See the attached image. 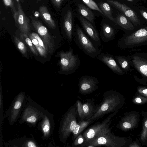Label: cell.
<instances>
[{
  "label": "cell",
  "mask_w": 147,
  "mask_h": 147,
  "mask_svg": "<svg viewBox=\"0 0 147 147\" xmlns=\"http://www.w3.org/2000/svg\"><path fill=\"white\" fill-rule=\"evenodd\" d=\"M47 111L27 96L26 104L19 121L20 125L26 123L30 127H36Z\"/></svg>",
  "instance_id": "6da1fadb"
},
{
  "label": "cell",
  "mask_w": 147,
  "mask_h": 147,
  "mask_svg": "<svg viewBox=\"0 0 147 147\" xmlns=\"http://www.w3.org/2000/svg\"><path fill=\"white\" fill-rule=\"evenodd\" d=\"M77 114L75 103L68 109L62 118L58 132L60 141L64 144L66 143L77 124Z\"/></svg>",
  "instance_id": "7a4b0ae2"
},
{
  "label": "cell",
  "mask_w": 147,
  "mask_h": 147,
  "mask_svg": "<svg viewBox=\"0 0 147 147\" xmlns=\"http://www.w3.org/2000/svg\"><path fill=\"white\" fill-rule=\"evenodd\" d=\"M147 45V26L123 35L118 42L117 47L121 49H132Z\"/></svg>",
  "instance_id": "3957f363"
},
{
  "label": "cell",
  "mask_w": 147,
  "mask_h": 147,
  "mask_svg": "<svg viewBox=\"0 0 147 147\" xmlns=\"http://www.w3.org/2000/svg\"><path fill=\"white\" fill-rule=\"evenodd\" d=\"M117 106L116 92L112 90L106 91L104 93L101 102L95 110L94 115L87 120L94 121L102 118L104 115L114 111Z\"/></svg>",
  "instance_id": "277c9868"
},
{
  "label": "cell",
  "mask_w": 147,
  "mask_h": 147,
  "mask_svg": "<svg viewBox=\"0 0 147 147\" xmlns=\"http://www.w3.org/2000/svg\"><path fill=\"white\" fill-rule=\"evenodd\" d=\"M74 38L76 43L86 54L93 59L97 58L100 52L99 47L89 39L78 25L76 27Z\"/></svg>",
  "instance_id": "5b68a950"
},
{
  "label": "cell",
  "mask_w": 147,
  "mask_h": 147,
  "mask_svg": "<svg viewBox=\"0 0 147 147\" xmlns=\"http://www.w3.org/2000/svg\"><path fill=\"white\" fill-rule=\"evenodd\" d=\"M61 71L63 74L69 75L75 72L80 66V61L78 55L74 54L72 48L59 53Z\"/></svg>",
  "instance_id": "8992f818"
},
{
  "label": "cell",
  "mask_w": 147,
  "mask_h": 147,
  "mask_svg": "<svg viewBox=\"0 0 147 147\" xmlns=\"http://www.w3.org/2000/svg\"><path fill=\"white\" fill-rule=\"evenodd\" d=\"M27 97L24 92H20L14 97L6 110L5 116L10 125H13L20 118L26 104Z\"/></svg>",
  "instance_id": "52a82bcc"
},
{
  "label": "cell",
  "mask_w": 147,
  "mask_h": 147,
  "mask_svg": "<svg viewBox=\"0 0 147 147\" xmlns=\"http://www.w3.org/2000/svg\"><path fill=\"white\" fill-rule=\"evenodd\" d=\"M111 127H109L101 132L89 142L82 144L80 147H95L105 146L115 147L117 145V138L111 132Z\"/></svg>",
  "instance_id": "ba28073f"
},
{
  "label": "cell",
  "mask_w": 147,
  "mask_h": 147,
  "mask_svg": "<svg viewBox=\"0 0 147 147\" xmlns=\"http://www.w3.org/2000/svg\"><path fill=\"white\" fill-rule=\"evenodd\" d=\"M31 23L35 30L43 40L48 53H52L55 47L54 40L47 28L39 20L31 16Z\"/></svg>",
  "instance_id": "9c48e42d"
},
{
  "label": "cell",
  "mask_w": 147,
  "mask_h": 147,
  "mask_svg": "<svg viewBox=\"0 0 147 147\" xmlns=\"http://www.w3.org/2000/svg\"><path fill=\"white\" fill-rule=\"evenodd\" d=\"M115 113L110 114L101 122L98 121L95 123L86 130L82 134L85 139V142L82 144L89 142L101 132L109 127L112 121L111 119Z\"/></svg>",
  "instance_id": "30bf717a"
},
{
  "label": "cell",
  "mask_w": 147,
  "mask_h": 147,
  "mask_svg": "<svg viewBox=\"0 0 147 147\" xmlns=\"http://www.w3.org/2000/svg\"><path fill=\"white\" fill-rule=\"evenodd\" d=\"M54 125L53 115L47 110L37 125V129L42 134L41 137L43 140H47L52 135Z\"/></svg>",
  "instance_id": "8fae6325"
},
{
  "label": "cell",
  "mask_w": 147,
  "mask_h": 147,
  "mask_svg": "<svg viewBox=\"0 0 147 147\" xmlns=\"http://www.w3.org/2000/svg\"><path fill=\"white\" fill-rule=\"evenodd\" d=\"M99 82L95 77L91 76L84 75L79 80L78 92L83 95L90 94L98 88Z\"/></svg>",
  "instance_id": "7c38bea8"
},
{
  "label": "cell",
  "mask_w": 147,
  "mask_h": 147,
  "mask_svg": "<svg viewBox=\"0 0 147 147\" xmlns=\"http://www.w3.org/2000/svg\"><path fill=\"white\" fill-rule=\"evenodd\" d=\"M132 66L142 76L147 77V52H138L129 56Z\"/></svg>",
  "instance_id": "4fadbf2b"
},
{
  "label": "cell",
  "mask_w": 147,
  "mask_h": 147,
  "mask_svg": "<svg viewBox=\"0 0 147 147\" xmlns=\"http://www.w3.org/2000/svg\"><path fill=\"white\" fill-rule=\"evenodd\" d=\"M111 5L120 11L133 24L137 26L140 25V20L135 12L125 4L113 0H106Z\"/></svg>",
  "instance_id": "5bb4252c"
},
{
  "label": "cell",
  "mask_w": 147,
  "mask_h": 147,
  "mask_svg": "<svg viewBox=\"0 0 147 147\" xmlns=\"http://www.w3.org/2000/svg\"><path fill=\"white\" fill-rule=\"evenodd\" d=\"M13 17L21 33L28 34H29L30 30L29 20L25 14L20 4L19 3L17 4V12Z\"/></svg>",
  "instance_id": "9a60e30c"
},
{
  "label": "cell",
  "mask_w": 147,
  "mask_h": 147,
  "mask_svg": "<svg viewBox=\"0 0 147 147\" xmlns=\"http://www.w3.org/2000/svg\"><path fill=\"white\" fill-rule=\"evenodd\" d=\"M97 59L105 64L112 71L117 75H122L125 73L118 65L114 56L108 53H100Z\"/></svg>",
  "instance_id": "2e32d148"
},
{
  "label": "cell",
  "mask_w": 147,
  "mask_h": 147,
  "mask_svg": "<svg viewBox=\"0 0 147 147\" xmlns=\"http://www.w3.org/2000/svg\"><path fill=\"white\" fill-rule=\"evenodd\" d=\"M80 21L84 29L91 39L98 47L101 46L100 35L98 31L89 21L82 16L80 17Z\"/></svg>",
  "instance_id": "e0dca14e"
},
{
  "label": "cell",
  "mask_w": 147,
  "mask_h": 147,
  "mask_svg": "<svg viewBox=\"0 0 147 147\" xmlns=\"http://www.w3.org/2000/svg\"><path fill=\"white\" fill-rule=\"evenodd\" d=\"M31 138H27L26 136L20 138H15L9 142V147H38L39 146L35 140L32 135Z\"/></svg>",
  "instance_id": "ac0fdd59"
},
{
  "label": "cell",
  "mask_w": 147,
  "mask_h": 147,
  "mask_svg": "<svg viewBox=\"0 0 147 147\" xmlns=\"http://www.w3.org/2000/svg\"><path fill=\"white\" fill-rule=\"evenodd\" d=\"M63 27L65 38L71 42L74 32L73 31L72 12L70 10L68 11L65 16Z\"/></svg>",
  "instance_id": "d6986e66"
},
{
  "label": "cell",
  "mask_w": 147,
  "mask_h": 147,
  "mask_svg": "<svg viewBox=\"0 0 147 147\" xmlns=\"http://www.w3.org/2000/svg\"><path fill=\"white\" fill-rule=\"evenodd\" d=\"M117 32V30L112 26L104 23L101 26L100 38L104 42H107L114 40Z\"/></svg>",
  "instance_id": "ffe728a7"
},
{
  "label": "cell",
  "mask_w": 147,
  "mask_h": 147,
  "mask_svg": "<svg viewBox=\"0 0 147 147\" xmlns=\"http://www.w3.org/2000/svg\"><path fill=\"white\" fill-rule=\"evenodd\" d=\"M115 23L125 31L126 33L131 32L135 30V28L129 20L123 14H119L115 19Z\"/></svg>",
  "instance_id": "44dd1931"
},
{
  "label": "cell",
  "mask_w": 147,
  "mask_h": 147,
  "mask_svg": "<svg viewBox=\"0 0 147 147\" xmlns=\"http://www.w3.org/2000/svg\"><path fill=\"white\" fill-rule=\"evenodd\" d=\"M93 98L87 100L83 104L85 120H87L91 117L94 114L98 105H96Z\"/></svg>",
  "instance_id": "7402d4cb"
},
{
  "label": "cell",
  "mask_w": 147,
  "mask_h": 147,
  "mask_svg": "<svg viewBox=\"0 0 147 147\" xmlns=\"http://www.w3.org/2000/svg\"><path fill=\"white\" fill-rule=\"evenodd\" d=\"M40 15L45 23L50 28L55 29L56 25L51 17L47 7L45 6H40L38 9Z\"/></svg>",
  "instance_id": "603a6c76"
},
{
  "label": "cell",
  "mask_w": 147,
  "mask_h": 147,
  "mask_svg": "<svg viewBox=\"0 0 147 147\" xmlns=\"http://www.w3.org/2000/svg\"><path fill=\"white\" fill-rule=\"evenodd\" d=\"M114 57L125 73H127L129 71H131L133 70L131 67L132 66L131 62L129 56L119 55L114 56Z\"/></svg>",
  "instance_id": "cb8c5ba5"
},
{
  "label": "cell",
  "mask_w": 147,
  "mask_h": 147,
  "mask_svg": "<svg viewBox=\"0 0 147 147\" xmlns=\"http://www.w3.org/2000/svg\"><path fill=\"white\" fill-rule=\"evenodd\" d=\"M94 121L90 120H80L77 123L74 129L72 139L74 140L76 137L87 127L92 123Z\"/></svg>",
  "instance_id": "d4e9b609"
},
{
  "label": "cell",
  "mask_w": 147,
  "mask_h": 147,
  "mask_svg": "<svg viewBox=\"0 0 147 147\" xmlns=\"http://www.w3.org/2000/svg\"><path fill=\"white\" fill-rule=\"evenodd\" d=\"M78 7L79 13L83 17L90 22L94 23V14L89 9L81 4H78Z\"/></svg>",
  "instance_id": "484cf974"
},
{
  "label": "cell",
  "mask_w": 147,
  "mask_h": 147,
  "mask_svg": "<svg viewBox=\"0 0 147 147\" xmlns=\"http://www.w3.org/2000/svg\"><path fill=\"white\" fill-rule=\"evenodd\" d=\"M99 6L104 15L115 23V19L112 15V9L109 4L105 2H101L99 3Z\"/></svg>",
  "instance_id": "4316f807"
},
{
  "label": "cell",
  "mask_w": 147,
  "mask_h": 147,
  "mask_svg": "<svg viewBox=\"0 0 147 147\" xmlns=\"http://www.w3.org/2000/svg\"><path fill=\"white\" fill-rule=\"evenodd\" d=\"M21 39L28 45L32 53L35 55L38 56V53L27 34L21 33L20 34Z\"/></svg>",
  "instance_id": "83f0119b"
},
{
  "label": "cell",
  "mask_w": 147,
  "mask_h": 147,
  "mask_svg": "<svg viewBox=\"0 0 147 147\" xmlns=\"http://www.w3.org/2000/svg\"><path fill=\"white\" fill-rule=\"evenodd\" d=\"M28 36L40 55L42 57L46 58L48 53L40 45L37 40L31 34H29Z\"/></svg>",
  "instance_id": "f1b7e54d"
},
{
  "label": "cell",
  "mask_w": 147,
  "mask_h": 147,
  "mask_svg": "<svg viewBox=\"0 0 147 147\" xmlns=\"http://www.w3.org/2000/svg\"><path fill=\"white\" fill-rule=\"evenodd\" d=\"M14 41L17 47L24 56H27V48L23 41L15 35L13 36Z\"/></svg>",
  "instance_id": "f546056e"
},
{
  "label": "cell",
  "mask_w": 147,
  "mask_h": 147,
  "mask_svg": "<svg viewBox=\"0 0 147 147\" xmlns=\"http://www.w3.org/2000/svg\"><path fill=\"white\" fill-rule=\"evenodd\" d=\"M83 2L90 9L96 10L101 14H104L96 3L92 0H82Z\"/></svg>",
  "instance_id": "4dcf8cb0"
},
{
  "label": "cell",
  "mask_w": 147,
  "mask_h": 147,
  "mask_svg": "<svg viewBox=\"0 0 147 147\" xmlns=\"http://www.w3.org/2000/svg\"><path fill=\"white\" fill-rule=\"evenodd\" d=\"M77 113L82 120H85L84 118V113L83 108V104L78 99L76 103Z\"/></svg>",
  "instance_id": "1f68e13d"
},
{
  "label": "cell",
  "mask_w": 147,
  "mask_h": 147,
  "mask_svg": "<svg viewBox=\"0 0 147 147\" xmlns=\"http://www.w3.org/2000/svg\"><path fill=\"white\" fill-rule=\"evenodd\" d=\"M3 93L2 88L1 85L0 86V137H1V125L3 119Z\"/></svg>",
  "instance_id": "d6a6232c"
},
{
  "label": "cell",
  "mask_w": 147,
  "mask_h": 147,
  "mask_svg": "<svg viewBox=\"0 0 147 147\" xmlns=\"http://www.w3.org/2000/svg\"><path fill=\"white\" fill-rule=\"evenodd\" d=\"M85 139L82 134H79L73 140L72 144V146H80L85 142Z\"/></svg>",
  "instance_id": "836d02e7"
},
{
  "label": "cell",
  "mask_w": 147,
  "mask_h": 147,
  "mask_svg": "<svg viewBox=\"0 0 147 147\" xmlns=\"http://www.w3.org/2000/svg\"><path fill=\"white\" fill-rule=\"evenodd\" d=\"M5 5L10 8L11 11L13 16L17 12L13 0H3Z\"/></svg>",
  "instance_id": "e575fe53"
},
{
  "label": "cell",
  "mask_w": 147,
  "mask_h": 147,
  "mask_svg": "<svg viewBox=\"0 0 147 147\" xmlns=\"http://www.w3.org/2000/svg\"><path fill=\"white\" fill-rule=\"evenodd\" d=\"M31 34L33 37L37 40L40 45L45 51L47 52L46 48L44 43V42L38 34L37 33L33 32L31 33Z\"/></svg>",
  "instance_id": "d590c367"
},
{
  "label": "cell",
  "mask_w": 147,
  "mask_h": 147,
  "mask_svg": "<svg viewBox=\"0 0 147 147\" xmlns=\"http://www.w3.org/2000/svg\"><path fill=\"white\" fill-rule=\"evenodd\" d=\"M65 0H51L54 5L57 8H59L62 2Z\"/></svg>",
  "instance_id": "8d00e7d4"
},
{
  "label": "cell",
  "mask_w": 147,
  "mask_h": 147,
  "mask_svg": "<svg viewBox=\"0 0 147 147\" xmlns=\"http://www.w3.org/2000/svg\"><path fill=\"white\" fill-rule=\"evenodd\" d=\"M140 12L141 15L147 21V12L143 10H141Z\"/></svg>",
  "instance_id": "74e56055"
},
{
  "label": "cell",
  "mask_w": 147,
  "mask_h": 147,
  "mask_svg": "<svg viewBox=\"0 0 147 147\" xmlns=\"http://www.w3.org/2000/svg\"><path fill=\"white\" fill-rule=\"evenodd\" d=\"M123 126L126 128L129 129L131 127V124L127 122H125L123 123Z\"/></svg>",
  "instance_id": "f35d334b"
},
{
  "label": "cell",
  "mask_w": 147,
  "mask_h": 147,
  "mask_svg": "<svg viewBox=\"0 0 147 147\" xmlns=\"http://www.w3.org/2000/svg\"><path fill=\"white\" fill-rule=\"evenodd\" d=\"M136 101L138 103H140L142 102L141 100L139 98H137L135 99Z\"/></svg>",
  "instance_id": "ab89813d"
},
{
  "label": "cell",
  "mask_w": 147,
  "mask_h": 147,
  "mask_svg": "<svg viewBox=\"0 0 147 147\" xmlns=\"http://www.w3.org/2000/svg\"><path fill=\"white\" fill-rule=\"evenodd\" d=\"M40 15V13L39 12H38V11H36V12H35V13H34V16H35L36 17H38L39 16V15Z\"/></svg>",
  "instance_id": "60d3db41"
},
{
  "label": "cell",
  "mask_w": 147,
  "mask_h": 147,
  "mask_svg": "<svg viewBox=\"0 0 147 147\" xmlns=\"http://www.w3.org/2000/svg\"><path fill=\"white\" fill-rule=\"evenodd\" d=\"M142 92L144 94H147V89L144 90Z\"/></svg>",
  "instance_id": "b9f144b4"
},
{
  "label": "cell",
  "mask_w": 147,
  "mask_h": 147,
  "mask_svg": "<svg viewBox=\"0 0 147 147\" xmlns=\"http://www.w3.org/2000/svg\"><path fill=\"white\" fill-rule=\"evenodd\" d=\"M145 125L146 127H147V120L145 122Z\"/></svg>",
  "instance_id": "7bdbcfd3"
},
{
  "label": "cell",
  "mask_w": 147,
  "mask_h": 147,
  "mask_svg": "<svg viewBox=\"0 0 147 147\" xmlns=\"http://www.w3.org/2000/svg\"><path fill=\"white\" fill-rule=\"evenodd\" d=\"M128 0L131 1H132V0Z\"/></svg>",
  "instance_id": "ee69618b"
},
{
  "label": "cell",
  "mask_w": 147,
  "mask_h": 147,
  "mask_svg": "<svg viewBox=\"0 0 147 147\" xmlns=\"http://www.w3.org/2000/svg\"><path fill=\"white\" fill-rule=\"evenodd\" d=\"M17 1H18L19 0H16Z\"/></svg>",
  "instance_id": "f6af8a7d"
},
{
  "label": "cell",
  "mask_w": 147,
  "mask_h": 147,
  "mask_svg": "<svg viewBox=\"0 0 147 147\" xmlns=\"http://www.w3.org/2000/svg\"><path fill=\"white\" fill-rule=\"evenodd\" d=\"M38 0V1H39L40 0Z\"/></svg>",
  "instance_id": "bcb514c9"
}]
</instances>
